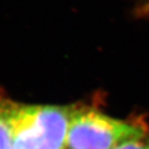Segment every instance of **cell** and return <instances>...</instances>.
Listing matches in <instances>:
<instances>
[{
	"mask_svg": "<svg viewBox=\"0 0 149 149\" xmlns=\"http://www.w3.org/2000/svg\"><path fill=\"white\" fill-rule=\"evenodd\" d=\"M74 109L7 102L15 149H65Z\"/></svg>",
	"mask_w": 149,
	"mask_h": 149,
	"instance_id": "6da1fadb",
	"label": "cell"
},
{
	"mask_svg": "<svg viewBox=\"0 0 149 149\" xmlns=\"http://www.w3.org/2000/svg\"><path fill=\"white\" fill-rule=\"evenodd\" d=\"M148 133V126L141 120L114 118L92 109H74L65 149H114Z\"/></svg>",
	"mask_w": 149,
	"mask_h": 149,
	"instance_id": "7a4b0ae2",
	"label": "cell"
},
{
	"mask_svg": "<svg viewBox=\"0 0 149 149\" xmlns=\"http://www.w3.org/2000/svg\"><path fill=\"white\" fill-rule=\"evenodd\" d=\"M7 102L0 100V149H15L13 134L7 118Z\"/></svg>",
	"mask_w": 149,
	"mask_h": 149,
	"instance_id": "3957f363",
	"label": "cell"
},
{
	"mask_svg": "<svg viewBox=\"0 0 149 149\" xmlns=\"http://www.w3.org/2000/svg\"><path fill=\"white\" fill-rule=\"evenodd\" d=\"M114 149H149V133L143 137L128 140Z\"/></svg>",
	"mask_w": 149,
	"mask_h": 149,
	"instance_id": "277c9868",
	"label": "cell"
},
{
	"mask_svg": "<svg viewBox=\"0 0 149 149\" xmlns=\"http://www.w3.org/2000/svg\"><path fill=\"white\" fill-rule=\"evenodd\" d=\"M138 12L141 16H147L149 15V0H142L141 4L138 7Z\"/></svg>",
	"mask_w": 149,
	"mask_h": 149,
	"instance_id": "5b68a950",
	"label": "cell"
}]
</instances>
